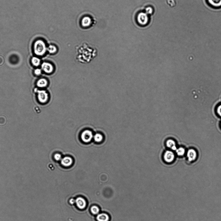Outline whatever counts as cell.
<instances>
[{"label": "cell", "instance_id": "1", "mask_svg": "<svg viewBox=\"0 0 221 221\" xmlns=\"http://www.w3.org/2000/svg\"><path fill=\"white\" fill-rule=\"evenodd\" d=\"M33 48L35 54L39 56L44 55L47 50L45 44L41 40H38L35 43Z\"/></svg>", "mask_w": 221, "mask_h": 221}, {"label": "cell", "instance_id": "2", "mask_svg": "<svg viewBox=\"0 0 221 221\" xmlns=\"http://www.w3.org/2000/svg\"><path fill=\"white\" fill-rule=\"evenodd\" d=\"M36 92L38 93V99L39 102L44 104L47 103L49 99L48 93L45 90H38L36 89Z\"/></svg>", "mask_w": 221, "mask_h": 221}, {"label": "cell", "instance_id": "3", "mask_svg": "<svg viewBox=\"0 0 221 221\" xmlns=\"http://www.w3.org/2000/svg\"><path fill=\"white\" fill-rule=\"evenodd\" d=\"M93 133L89 130L84 131L81 135V139L85 143L90 142L93 139Z\"/></svg>", "mask_w": 221, "mask_h": 221}, {"label": "cell", "instance_id": "4", "mask_svg": "<svg viewBox=\"0 0 221 221\" xmlns=\"http://www.w3.org/2000/svg\"><path fill=\"white\" fill-rule=\"evenodd\" d=\"M164 160L165 162L171 163L173 162L175 158V155L173 152L167 150L165 152L163 156Z\"/></svg>", "mask_w": 221, "mask_h": 221}, {"label": "cell", "instance_id": "5", "mask_svg": "<svg viewBox=\"0 0 221 221\" xmlns=\"http://www.w3.org/2000/svg\"><path fill=\"white\" fill-rule=\"evenodd\" d=\"M42 69L45 72L50 74L54 71L53 66L51 63L48 62H44L42 65Z\"/></svg>", "mask_w": 221, "mask_h": 221}, {"label": "cell", "instance_id": "6", "mask_svg": "<svg viewBox=\"0 0 221 221\" xmlns=\"http://www.w3.org/2000/svg\"><path fill=\"white\" fill-rule=\"evenodd\" d=\"M75 202L77 207L80 209H82L85 208L86 206V202L83 198L78 197L76 199Z\"/></svg>", "mask_w": 221, "mask_h": 221}, {"label": "cell", "instance_id": "7", "mask_svg": "<svg viewBox=\"0 0 221 221\" xmlns=\"http://www.w3.org/2000/svg\"><path fill=\"white\" fill-rule=\"evenodd\" d=\"M197 157V154L194 149H190L188 150L187 152V157L190 162H192L196 160Z\"/></svg>", "mask_w": 221, "mask_h": 221}, {"label": "cell", "instance_id": "8", "mask_svg": "<svg viewBox=\"0 0 221 221\" xmlns=\"http://www.w3.org/2000/svg\"><path fill=\"white\" fill-rule=\"evenodd\" d=\"M73 162L72 158L69 157H66L61 160V163L63 166L69 167L70 166Z\"/></svg>", "mask_w": 221, "mask_h": 221}, {"label": "cell", "instance_id": "9", "mask_svg": "<svg viewBox=\"0 0 221 221\" xmlns=\"http://www.w3.org/2000/svg\"><path fill=\"white\" fill-rule=\"evenodd\" d=\"M96 219L98 221H109L110 218L108 214L102 213L99 214Z\"/></svg>", "mask_w": 221, "mask_h": 221}, {"label": "cell", "instance_id": "10", "mask_svg": "<svg viewBox=\"0 0 221 221\" xmlns=\"http://www.w3.org/2000/svg\"><path fill=\"white\" fill-rule=\"evenodd\" d=\"M166 145L168 148H170L173 150H177L175 142L172 139H169L167 141Z\"/></svg>", "mask_w": 221, "mask_h": 221}, {"label": "cell", "instance_id": "11", "mask_svg": "<svg viewBox=\"0 0 221 221\" xmlns=\"http://www.w3.org/2000/svg\"><path fill=\"white\" fill-rule=\"evenodd\" d=\"M48 84V81L45 78H41L38 81L37 85L38 87L40 88L46 87Z\"/></svg>", "mask_w": 221, "mask_h": 221}, {"label": "cell", "instance_id": "12", "mask_svg": "<svg viewBox=\"0 0 221 221\" xmlns=\"http://www.w3.org/2000/svg\"><path fill=\"white\" fill-rule=\"evenodd\" d=\"M146 15H147L145 13H142L139 14V17H138V18H139L138 20L139 21V22L141 24H145V23L147 22V21H147L148 18Z\"/></svg>", "mask_w": 221, "mask_h": 221}, {"label": "cell", "instance_id": "13", "mask_svg": "<svg viewBox=\"0 0 221 221\" xmlns=\"http://www.w3.org/2000/svg\"><path fill=\"white\" fill-rule=\"evenodd\" d=\"M209 3L214 7H219L221 6V0H208Z\"/></svg>", "mask_w": 221, "mask_h": 221}, {"label": "cell", "instance_id": "14", "mask_svg": "<svg viewBox=\"0 0 221 221\" xmlns=\"http://www.w3.org/2000/svg\"><path fill=\"white\" fill-rule=\"evenodd\" d=\"M176 152L178 155L182 156L185 154V150L184 148L180 147L177 149V150H176Z\"/></svg>", "mask_w": 221, "mask_h": 221}, {"label": "cell", "instance_id": "15", "mask_svg": "<svg viewBox=\"0 0 221 221\" xmlns=\"http://www.w3.org/2000/svg\"><path fill=\"white\" fill-rule=\"evenodd\" d=\"M32 62L33 65L38 66L40 64V60L38 58L34 57L32 58Z\"/></svg>", "mask_w": 221, "mask_h": 221}, {"label": "cell", "instance_id": "16", "mask_svg": "<svg viewBox=\"0 0 221 221\" xmlns=\"http://www.w3.org/2000/svg\"><path fill=\"white\" fill-rule=\"evenodd\" d=\"M91 212L94 215H96L99 212V209L97 206H94L91 207L90 209Z\"/></svg>", "mask_w": 221, "mask_h": 221}, {"label": "cell", "instance_id": "17", "mask_svg": "<svg viewBox=\"0 0 221 221\" xmlns=\"http://www.w3.org/2000/svg\"><path fill=\"white\" fill-rule=\"evenodd\" d=\"M47 51L51 54H54L57 51V49L55 46H50L47 49Z\"/></svg>", "mask_w": 221, "mask_h": 221}, {"label": "cell", "instance_id": "18", "mask_svg": "<svg viewBox=\"0 0 221 221\" xmlns=\"http://www.w3.org/2000/svg\"><path fill=\"white\" fill-rule=\"evenodd\" d=\"M103 136L100 134H97L95 135L94 139L95 141L99 142H101L103 139Z\"/></svg>", "mask_w": 221, "mask_h": 221}, {"label": "cell", "instance_id": "19", "mask_svg": "<svg viewBox=\"0 0 221 221\" xmlns=\"http://www.w3.org/2000/svg\"><path fill=\"white\" fill-rule=\"evenodd\" d=\"M167 3L170 7H174L177 5V2L175 0H166Z\"/></svg>", "mask_w": 221, "mask_h": 221}, {"label": "cell", "instance_id": "20", "mask_svg": "<svg viewBox=\"0 0 221 221\" xmlns=\"http://www.w3.org/2000/svg\"><path fill=\"white\" fill-rule=\"evenodd\" d=\"M54 158L56 161H59L61 159V156L60 154H57L54 155Z\"/></svg>", "mask_w": 221, "mask_h": 221}, {"label": "cell", "instance_id": "21", "mask_svg": "<svg viewBox=\"0 0 221 221\" xmlns=\"http://www.w3.org/2000/svg\"><path fill=\"white\" fill-rule=\"evenodd\" d=\"M217 111L218 114L221 117V104L218 107Z\"/></svg>", "mask_w": 221, "mask_h": 221}, {"label": "cell", "instance_id": "22", "mask_svg": "<svg viewBox=\"0 0 221 221\" xmlns=\"http://www.w3.org/2000/svg\"><path fill=\"white\" fill-rule=\"evenodd\" d=\"M35 73L36 75H40L41 73V70L40 69H36L35 70Z\"/></svg>", "mask_w": 221, "mask_h": 221}, {"label": "cell", "instance_id": "23", "mask_svg": "<svg viewBox=\"0 0 221 221\" xmlns=\"http://www.w3.org/2000/svg\"><path fill=\"white\" fill-rule=\"evenodd\" d=\"M146 12L147 13H149V14H151L153 12L152 9V8L150 7H148L146 8Z\"/></svg>", "mask_w": 221, "mask_h": 221}, {"label": "cell", "instance_id": "24", "mask_svg": "<svg viewBox=\"0 0 221 221\" xmlns=\"http://www.w3.org/2000/svg\"><path fill=\"white\" fill-rule=\"evenodd\" d=\"M75 202V200L74 199H71L70 200V202L71 204H73Z\"/></svg>", "mask_w": 221, "mask_h": 221}]
</instances>
